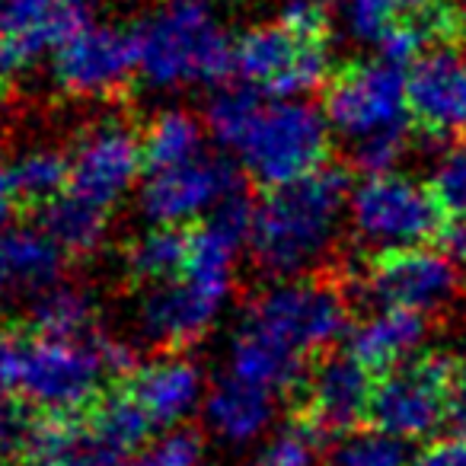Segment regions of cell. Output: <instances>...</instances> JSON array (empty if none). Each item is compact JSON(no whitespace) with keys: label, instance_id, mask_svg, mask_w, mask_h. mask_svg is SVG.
Segmentation results:
<instances>
[{"label":"cell","instance_id":"obj_1","mask_svg":"<svg viewBox=\"0 0 466 466\" xmlns=\"http://www.w3.org/2000/svg\"><path fill=\"white\" fill-rule=\"evenodd\" d=\"M205 128L262 188H281L319 173L332 144L323 109L307 99H262L249 86L214 93Z\"/></svg>","mask_w":466,"mask_h":466},{"label":"cell","instance_id":"obj_2","mask_svg":"<svg viewBox=\"0 0 466 466\" xmlns=\"http://www.w3.org/2000/svg\"><path fill=\"white\" fill-rule=\"evenodd\" d=\"M249 243L247 224L211 214L192 230V256L182 275L150 285L137 304V332L157 349H186L205 339L233 298V262Z\"/></svg>","mask_w":466,"mask_h":466},{"label":"cell","instance_id":"obj_3","mask_svg":"<svg viewBox=\"0 0 466 466\" xmlns=\"http://www.w3.org/2000/svg\"><path fill=\"white\" fill-rule=\"evenodd\" d=\"M351 182L345 169L323 167L319 173L281 188H268L256 205L249 253L275 281L304 279L336 247L342 214L349 211Z\"/></svg>","mask_w":466,"mask_h":466},{"label":"cell","instance_id":"obj_4","mask_svg":"<svg viewBox=\"0 0 466 466\" xmlns=\"http://www.w3.org/2000/svg\"><path fill=\"white\" fill-rule=\"evenodd\" d=\"M112 377L103 336L58 339L29 329L0 332V390L39 415H77L96 406Z\"/></svg>","mask_w":466,"mask_h":466},{"label":"cell","instance_id":"obj_5","mask_svg":"<svg viewBox=\"0 0 466 466\" xmlns=\"http://www.w3.org/2000/svg\"><path fill=\"white\" fill-rule=\"evenodd\" d=\"M137 74L157 90L211 86L233 74V39L211 0H163L135 26Z\"/></svg>","mask_w":466,"mask_h":466},{"label":"cell","instance_id":"obj_6","mask_svg":"<svg viewBox=\"0 0 466 466\" xmlns=\"http://www.w3.org/2000/svg\"><path fill=\"white\" fill-rule=\"evenodd\" d=\"M243 323L256 326L268 339L310 361L349 332V304L339 285L304 275L266 288L249 304Z\"/></svg>","mask_w":466,"mask_h":466},{"label":"cell","instance_id":"obj_7","mask_svg":"<svg viewBox=\"0 0 466 466\" xmlns=\"http://www.w3.org/2000/svg\"><path fill=\"white\" fill-rule=\"evenodd\" d=\"M349 218L358 237L380 249L428 247L431 240H444L451 227L431 186L402 173L364 176L351 188Z\"/></svg>","mask_w":466,"mask_h":466},{"label":"cell","instance_id":"obj_8","mask_svg":"<svg viewBox=\"0 0 466 466\" xmlns=\"http://www.w3.org/2000/svg\"><path fill=\"white\" fill-rule=\"evenodd\" d=\"M326 35H304L285 20L253 26L233 42V74L266 96L304 99L329 80Z\"/></svg>","mask_w":466,"mask_h":466},{"label":"cell","instance_id":"obj_9","mask_svg":"<svg viewBox=\"0 0 466 466\" xmlns=\"http://www.w3.org/2000/svg\"><path fill=\"white\" fill-rule=\"evenodd\" d=\"M460 358L431 351L380 374L370 396V428L400 441L431 438L451 419V387Z\"/></svg>","mask_w":466,"mask_h":466},{"label":"cell","instance_id":"obj_10","mask_svg":"<svg viewBox=\"0 0 466 466\" xmlns=\"http://www.w3.org/2000/svg\"><path fill=\"white\" fill-rule=\"evenodd\" d=\"M323 112L351 144L390 128H406V67L387 58L355 61L329 80Z\"/></svg>","mask_w":466,"mask_h":466},{"label":"cell","instance_id":"obj_11","mask_svg":"<svg viewBox=\"0 0 466 466\" xmlns=\"http://www.w3.org/2000/svg\"><path fill=\"white\" fill-rule=\"evenodd\" d=\"M364 298L380 310L431 313L460 294V268L447 253L428 247L380 249L364 266Z\"/></svg>","mask_w":466,"mask_h":466},{"label":"cell","instance_id":"obj_12","mask_svg":"<svg viewBox=\"0 0 466 466\" xmlns=\"http://www.w3.org/2000/svg\"><path fill=\"white\" fill-rule=\"evenodd\" d=\"M406 106L412 125L431 141H466V46L441 42L406 71Z\"/></svg>","mask_w":466,"mask_h":466},{"label":"cell","instance_id":"obj_13","mask_svg":"<svg viewBox=\"0 0 466 466\" xmlns=\"http://www.w3.org/2000/svg\"><path fill=\"white\" fill-rule=\"evenodd\" d=\"M67 192L109 211L137 186L144 169L141 137L122 118H103L74 141Z\"/></svg>","mask_w":466,"mask_h":466},{"label":"cell","instance_id":"obj_14","mask_svg":"<svg viewBox=\"0 0 466 466\" xmlns=\"http://www.w3.org/2000/svg\"><path fill=\"white\" fill-rule=\"evenodd\" d=\"M233 192H240V176L220 157H195L179 167L150 169L137 205L154 227H186L205 220Z\"/></svg>","mask_w":466,"mask_h":466},{"label":"cell","instance_id":"obj_15","mask_svg":"<svg viewBox=\"0 0 466 466\" xmlns=\"http://www.w3.org/2000/svg\"><path fill=\"white\" fill-rule=\"evenodd\" d=\"M55 77L74 96H112L137 74L135 29L96 23L55 48Z\"/></svg>","mask_w":466,"mask_h":466},{"label":"cell","instance_id":"obj_16","mask_svg":"<svg viewBox=\"0 0 466 466\" xmlns=\"http://www.w3.org/2000/svg\"><path fill=\"white\" fill-rule=\"evenodd\" d=\"M336 7L345 33L355 42L380 46L396 26L415 23L431 35L434 46H466V20L451 7V0H336Z\"/></svg>","mask_w":466,"mask_h":466},{"label":"cell","instance_id":"obj_17","mask_svg":"<svg viewBox=\"0 0 466 466\" xmlns=\"http://www.w3.org/2000/svg\"><path fill=\"white\" fill-rule=\"evenodd\" d=\"M374 383V374L351 355L326 358L307 383V415L329 434L358 431L370 419Z\"/></svg>","mask_w":466,"mask_h":466},{"label":"cell","instance_id":"obj_18","mask_svg":"<svg viewBox=\"0 0 466 466\" xmlns=\"http://www.w3.org/2000/svg\"><path fill=\"white\" fill-rule=\"evenodd\" d=\"M135 402L150 415L157 428H176L205 402V374L195 361L179 355H163L137 364L128 374Z\"/></svg>","mask_w":466,"mask_h":466},{"label":"cell","instance_id":"obj_19","mask_svg":"<svg viewBox=\"0 0 466 466\" xmlns=\"http://www.w3.org/2000/svg\"><path fill=\"white\" fill-rule=\"evenodd\" d=\"M93 23V0H0V33L26 55L55 52L61 42Z\"/></svg>","mask_w":466,"mask_h":466},{"label":"cell","instance_id":"obj_20","mask_svg":"<svg viewBox=\"0 0 466 466\" xmlns=\"http://www.w3.org/2000/svg\"><path fill=\"white\" fill-rule=\"evenodd\" d=\"M275 400L279 396L268 393V390L253 387V383L233 374H224L208 390L205 402H201V415H205V425L220 441L243 447L259 441L272 428Z\"/></svg>","mask_w":466,"mask_h":466},{"label":"cell","instance_id":"obj_21","mask_svg":"<svg viewBox=\"0 0 466 466\" xmlns=\"http://www.w3.org/2000/svg\"><path fill=\"white\" fill-rule=\"evenodd\" d=\"M428 336V317L415 310H377L349 332V355L370 374H387L412 361Z\"/></svg>","mask_w":466,"mask_h":466},{"label":"cell","instance_id":"obj_22","mask_svg":"<svg viewBox=\"0 0 466 466\" xmlns=\"http://www.w3.org/2000/svg\"><path fill=\"white\" fill-rule=\"evenodd\" d=\"M227 374L279 396L307 380V358L294 355L291 349L268 339L256 326L240 323V329L233 332L230 355H227Z\"/></svg>","mask_w":466,"mask_h":466},{"label":"cell","instance_id":"obj_23","mask_svg":"<svg viewBox=\"0 0 466 466\" xmlns=\"http://www.w3.org/2000/svg\"><path fill=\"white\" fill-rule=\"evenodd\" d=\"M26 466H118L74 415H39L20 438Z\"/></svg>","mask_w":466,"mask_h":466},{"label":"cell","instance_id":"obj_24","mask_svg":"<svg viewBox=\"0 0 466 466\" xmlns=\"http://www.w3.org/2000/svg\"><path fill=\"white\" fill-rule=\"evenodd\" d=\"M65 249L52 240L46 227H7L0 230V266L10 285L29 294L58 285L65 268Z\"/></svg>","mask_w":466,"mask_h":466},{"label":"cell","instance_id":"obj_25","mask_svg":"<svg viewBox=\"0 0 466 466\" xmlns=\"http://www.w3.org/2000/svg\"><path fill=\"white\" fill-rule=\"evenodd\" d=\"M42 227L52 233V240L67 256L86 259V256L103 249L106 233H109V218H106V208H96L90 201L77 198V195L65 192L42 208Z\"/></svg>","mask_w":466,"mask_h":466},{"label":"cell","instance_id":"obj_26","mask_svg":"<svg viewBox=\"0 0 466 466\" xmlns=\"http://www.w3.org/2000/svg\"><path fill=\"white\" fill-rule=\"evenodd\" d=\"M192 256V233L182 227H150L125 249V272L137 285H160L186 272Z\"/></svg>","mask_w":466,"mask_h":466},{"label":"cell","instance_id":"obj_27","mask_svg":"<svg viewBox=\"0 0 466 466\" xmlns=\"http://www.w3.org/2000/svg\"><path fill=\"white\" fill-rule=\"evenodd\" d=\"M93 438L99 441L106 453L112 460H122L128 453L141 451L147 444V438L157 431V425L150 421V415L135 402V396L128 390L109 393L93 406V415L86 419Z\"/></svg>","mask_w":466,"mask_h":466},{"label":"cell","instance_id":"obj_28","mask_svg":"<svg viewBox=\"0 0 466 466\" xmlns=\"http://www.w3.org/2000/svg\"><path fill=\"white\" fill-rule=\"evenodd\" d=\"M205 125L186 109H167L150 118L141 135L147 169H167L205 154Z\"/></svg>","mask_w":466,"mask_h":466},{"label":"cell","instance_id":"obj_29","mask_svg":"<svg viewBox=\"0 0 466 466\" xmlns=\"http://www.w3.org/2000/svg\"><path fill=\"white\" fill-rule=\"evenodd\" d=\"M29 323L35 332L58 339H90L96 336V304L84 288L58 285L35 294Z\"/></svg>","mask_w":466,"mask_h":466},{"label":"cell","instance_id":"obj_30","mask_svg":"<svg viewBox=\"0 0 466 466\" xmlns=\"http://www.w3.org/2000/svg\"><path fill=\"white\" fill-rule=\"evenodd\" d=\"M10 173H14V186H16L20 201L46 208L48 201H55L58 195L67 192V182H71V157L55 147H33L16 157Z\"/></svg>","mask_w":466,"mask_h":466},{"label":"cell","instance_id":"obj_31","mask_svg":"<svg viewBox=\"0 0 466 466\" xmlns=\"http://www.w3.org/2000/svg\"><path fill=\"white\" fill-rule=\"evenodd\" d=\"M326 441L329 431L319 421H313L310 415H298L268 434L253 466H319L326 457Z\"/></svg>","mask_w":466,"mask_h":466},{"label":"cell","instance_id":"obj_32","mask_svg":"<svg viewBox=\"0 0 466 466\" xmlns=\"http://www.w3.org/2000/svg\"><path fill=\"white\" fill-rule=\"evenodd\" d=\"M409 441H400L380 428L349 431L329 453V466H409Z\"/></svg>","mask_w":466,"mask_h":466},{"label":"cell","instance_id":"obj_33","mask_svg":"<svg viewBox=\"0 0 466 466\" xmlns=\"http://www.w3.org/2000/svg\"><path fill=\"white\" fill-rule=\"evenodd\" d=\"M431 192L451 224L466 220V144H453L431 173Z\"/></svg>","mask_w":466,"mask_h":466},{"label":"cell","instance_id":"obj_34","mask_svg":"<svg viewBox=\"0 0 466 466\" xmlns=\"http://www.w3.org/2000/svg\"><path fill=\"white\" fill-rule=\"evenodd\" d=\"M409 141H406V128H390L380 135H370L364 141L351 144V167L364 176H380V173H393V167L402 160Z\"/></svg>","mask_w":466,"mask_h":466},{"label":"cell","instance_id":"obj_35","mask_svg":"<svg viewBox=\"0 0 466 466\" xmlns=\"http://www.w3.org/2000/svg\"><path fill=\"white\" fill-rule=\"evenodd\" d=\"M128 466H201V438L188 428H176L150 447H141Z\"/></svg>","mask_w":466,"mask_h":466},{"label":"cell","instance_id":"obj_36","mask_svg":"<svg viewBox=\"0 0 466 466\" xmlns=\"http://www.w3.org/2000/svg\"><path fill=\"white\" fill-rule=\"evenodd\" d=\"M281 20L304 35H326V20H329V14H326V7L319 0H288Z\"/></svg>","mask_w":466,"mask_h":466},{"label":"cell","instance_id":"obj_37","mask_svg":"<svg viewBox=\"0 0 466 466\" xmlns=\"http://www.w3.org/2000/svg\"><path fill=\"white\" fill-rule=\"evenodd\" d=\"M412 466H466V431H457L451 438H441L428 444L415 457Z\"/></svg>","mask_w":466,"mask_h":466},{"label":"cell","instance_id":"obj_38","mask_svg":"<svg viewBox=\"0 0 466 466\" xmlns=\"http://www.w3.org/2000/svg\"><path fill=\"white\" fill-rule=\"evenodd\" d=\"M26 61H29L26 48H23L20 42L10 39V35L0 33V86H7L10 80L23 71V65H26Z\"/></svg>","mask_w":466,"mask_h":466},{"label":"cell","instance_id":"obj_39","mask_svg":"<svg viewBox=\"0 0 466 466\" xmlns=\"http://www.w3.org/2000/svg\"><path fill=\"white\" fill-rule=\"evenodd\" d=\"M451 419H453V425H457V431H466V358H460L457 370H453Z\"/></svg>","mask_w":466,"mask_h":466},{"label":"cell","instance_id":"obj_40","mask_svg":"<svg viewBox=\"0 0 466 466\" xmlns=\"http://www.w3.org/2000/svg\"><path fill=\"white\" fill-rule=\"evenodd\" d=\"M16 201H20V195H16V186H14V173H10V167L0 163V227L10 220Z\"/></svg>","mask_w":466,"mask_h":466},{"label":"cell","instance_id":"obj_41","mask_svg":"<svg viewBox=\"0 0 466 466\" xmlns=\"http://www.w3.org/2000/svg\"><path fill=\"white\" fill-rule=\"evenodd\" d=\"M10 431H14V415H10L7 393H4V390H0V451H4V447H7Z\"/></svg>","mask_w":466,"mask_h":466},{"label":"cell","instance_id":"obj_42","mask_svg":"<svg viewBox=\"0 0 466 466\" xmlns=\"http://www.w3.org/2000/svg\"><path fill=\"white\" fill-rule=\"evenodd\" d=\"M7 288H10V279H7V272H4V266H0V317H4V307H7Z\"/></svg>","mask_w":466,"mask_h":466},{"label":"cell","instance_id":"obj_43","mask_svg":"<svg viewBox=\"0 0 466 466\" xmlns=\"http://www.w3.org/2000/svg\"><path fill=\"white\" fill-rule=\"evenodd\" d=\"M451 7L457 10V14H460V16H463V20H466V0H451Z\"/></svg>","mask_w":466,"mask_h":466}]
</instances>
